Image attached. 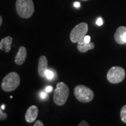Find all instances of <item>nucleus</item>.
<instances>
[{"label": "nucleus", "instance_id": "16", "mask_svg": "<svg viewBox=\"0 0 126 126\" xmlns=\"http://www.w3.org/2000/svg\"><path fill=\"white\" fill-rule=\"evenodd\" d=\"M34 126H44V124L40 120H37L33 124Z\"/></svg>", "mask_w": 126, "mask_h": 126}, {"label": "nucleus", "instance_id": "23", "mask_svg": "<svg viewBox=\"0 0 126 126\" xmlns=\"http://www.w3.org/2000/svg\"><path fill=\"white\" fill-rule=\"evenodd\" d=\"M123 39L124 42H125V43H126V32L124 34L123 37Z\"/></svg>", "mask_w": 126, "mask_h": 126}, {"label": "nucleus", "instance_id": "9", "mask_svg": "<svg viewBox=\"0 0 126 126\" xmlns=\"http://www.w3.org/2000/svg\"><path fill=\"white\" fill-rule=\"evenodd\" d=\"M27 57V50L25 47L21 46L19 48L18 52L15 58V63L17 65H21L24 64Z\"/></svg>", "mask_w": 126, "mask_h": 126}, {"label": "nucleus", "instance_id": "3", "mask_svg": "<svg viewBox=\"0 0 126 126\" xmlns=\"http://www.w3.org/2000/svg\"><path fill=\"white\" fill-rule=\"evenodd\" d=\"M20 82V78L18 74L15 72H11L3 78L1 88L5 92H12L17 89Z\"/></svg>", "mask_w": 126, "mask_h": 126}, {"label": "nucleus", "instance_id": "12", "mask_svg": "<svg viewBox=\"0 0 126 126\" xmlns=\"http://www.w3.org/2000/svg\"><path fill=\"white\" fill-rule=\"evenodd\" d=\"M126 32V26H120L116 30V33H114V40L118 44L120 45H123L125 43L124 42L123 37L124 34Z\"/></svg>", "mask_w": 126, "mask_h": 126}, {"label": "nucleus", "instance_id": "15", "mask_svg": "<svg viewBox=\"0 0 126 126\" xmlns=\"http://www.w3.org/2000/svg\"><path fill=\"white\" fill-rule=\"evenodd\" d=\"M2 110V109L0 107V120H5L7 119L8 115L7 113L3 112Z\"/></svg>", "mask_w": 126, "mask_h": 126}, {"label": "nucleus", "instance_id": "18", "mask_svg": "<svg viewBox=\"0 0 126 126\" xmlns=\"http://www.w3.org/2000/svg\"><path fill=\"white\" fill-rule=\"evenodd\" d=\"M96 24L98 25V26H101V25L103 24V20H102V19L101 18H99L97 19L96 21Z\"/></svg>", "mask_w": 126, "mask_h": 126}, {"label": "nucleus", "instance_id": "14", "mask_svg": "<svg viewBox=\"0 0 126 126\" xmlns=\"http://www.w3.org/2000/svg\"><path fill=\"white\" fill-rule=\"evenodd\" d=\"M45 75H46V77L48 79H51L54 77V74L53 72L51 71L48 70V69L45 72Z\"/></svg>", "mask_w": 126, "mask_h": 126}, {"label": "nucleus", "instance_id": "25", "mask_svg": "<svg viewBox=\"0 0 126 126\" xmlns=\"http://www.w3.org/2000/svg\"><path fill=\"white\" fill-rule=\"evenodd\" d=\"M1 109H2V110L5 109V105H2V106H1Z\"/></svg>", "mask_w": 126, "mask_h": 126}, {"label": "nucleus", "instance_id": "7", "mask_svg": "<svg viewBox=\"0 0 126 126\" xmlns=\"http://www.w3.org/2000/svg\"><path fill=\"white\" fill-rule=\"evenodd\" d=\"M39 113V109L35 105H32L28 109L25 114V120L29 123H33L37 119Z\"/></svg>", "mask_w": 126, "mask_h": 126}, {"label": "nucleus", "instance_id": "22", "mask_svg": "<svg viewBox=\"0 0 126 126\" xmlns=\"http://www.w3.org/2000/svg\"><path fill=\"white\" fill-rule=\"evenodd\" d=\"M74 5L75 7L79 8L80 7V3L78 2H75L74 3Z\"/></svg>", "mask_w": 126, "mask_h": 126}, {"label": "nucleus", "instance_id": "17", "mask_svg": "<svg viewBox=\"0 0 126 126\" xmlns=\"http://www.w3.org/2000/svg\"><path fill=\"white\" fill-rule=\"evenodd\" d=\"M78 126H89V124L85 120H82L78 124Z\"/></svg>", "mask_w": 126, "mask_h": 126}, {"label": "nucleus", "instance_id": "4", "mask_svg": "<svg viewBox=\"0 0 126 126\" xmlns=\"http://www.w3.org/2000/svg\"><path fill=\"white\" fill-rule=\"evenodd\" d=\"M74 92L77 100L82 103H89L94 99V93L92 89L83 85L75 86Z\"/></svg>", "mask_w": 126, "mask_h": 126}, {"label": "nucleus", "instance_id": "26", "mask_svg": "<svg viewBox=\"0 0 126 126\" xmlns=\"http://www.w3.org/2000/svg\"><path fill=\"white\" fill-rule=\"evenodd\" d=\"M81 1H88V0H81Z\"/></svg>", "mask_w": 126, "mask_h": 126}, {"label": "nucleus", "instance_id": "5", "mask_svg": "<svg viewBox=\"0 0 126 126\" xmlns=\"http://www.w3.org/2000/svg\"><path fill=\"white\" fill-rule=\"evenodd\" d=\"M88 31V26L86 23H80L72 29L70 33L71 41L74 43H78L84 39Z\"/></svg>", "mask_w": 126, "mask_h": 126}, {"label": "nucleus", "instance_id": "20", "mask_svg": "<svg viewBox=\"0 0 126 126\" xmlns=\"http://www.w3.org/2000/svg\"><path fill=\"white\" fill-rule=\"evenodd\" d=\"M84 40L85 42H86V43H89L90 42V40H91V37L89 36H85L84 37Z\"/></svg>", "mask_w": 126, "mask_h": 126}, {"label": "nucleus", "instance_id": "13", "mask_svg": "<svg viewBox=\"0 0 126 126\" xmlns=\"http://www.w3.org/2000/svg\"><path fill=\"white\" fill-rule=\"evenodd\" d=\"M120 117L122 122L126 123V105L123 107L120 111Z\"/></svg>", "mask_w": 126, "mask_h": 126}, {"label": "nucleus", "instance_id": "1", "mask_svg": "<svg viewBox=\"0 0 126 126\" xmlns=\"http://www.w3.org/2000/svg\"><path fill=\"white\" fill-rule=\"evenodd\" d=\"M15 6L17 13L22 18H31L34 12L32 0H16Z\"/></svg>", "mask_w": 126, "mask_h": 126}, {"label": "nucleus", "instance_id": "2", "mask_svg": "<svg viewBox=\"0 0 126 126\" xmlns=\"http://www.w3.org/2000/svg\"><path fill=\"white\" fill-rule=\"evenodd\" d=\"M70 89L65 83L60 82L57 83L56 88L53 95V101L58 106H63L67 101L68 98Z\"/></svg>", "mask_w": 126, "mask_h": 126}, {"label": "nucleus", "instance_id": "24", "mask_svg": "<svg viewBox=\"0 0 126 126\" xmlns=\"http://www.w3.org/2000/svg\"><path fill=\"white\" fill-rule=\"evenodd\" d=\"M2 16L0 15V26H1V25H2Z\"/></svg>", "mask_w": 126, "mask_h": 126}, {"label": "nucleus", "instance_id": "19", "mask_svg": "<svg viewBox=\"0 0 126 126\" xmlns=\"http://www.w3.org/2000/svg\"><path fill=\"white\" fill-rule=\"evenodd\" d=\"M47 94L45 92H42L40 93V97L42 99H45L46 97H47Z\"/></svg>", "mask_w": 126, "mask_h": 126}, {"label": "nucleus", "instance_id": "8", "mask_svg": "<svg viewBox=\"0 0 126 126\" xmlns=\"http://www.w3.org/2000/svg\"><path fill=\"white\" fill-rule=\"evenodd\" d=\"M48 67V61L46 57L42 56L39 58L38 63V74L41 78L46 77L45 72Z\"/></svg>", "mask_w": 126, "mask_h": 126}, {"label": "nucleus", "instance_id": "11", "mask_svg": "<svg viewBox=\"0 0 126 126\" xmlns=\"http://www.w3.org/2000/svg\"><path fill=\"white\" fill-rule=\"evenodd\" d=\"M94 48V44L92 42L86 43L84 39L80 41L77 45V48L78 51L81 53H86L90 50H92Z\"/></svg>", "mask_w": 126, "mask_h": 126}, {"label": "nucleus", "instance_id": "21", "mask_svg": "<svg viewBox=\"0 0 126 126\" xmlns=\"http://www.w3.org/2000/svg\"><path fill=\"white\" fill-rule=\"evenodd\" d=\"M53 91V87L51 86H47L46 88V92H51Z\"/></svg>", "mask_w": 126, "mask_h": 126}, {"label": "nucleus", "instance_id": "10", "mask_svg": "<svg viewBox=\"0 0 126 126\" xmlns=\"http://www.w3.org/2000/svg\"><path fill=\"white\" fill-rule=\"evenodd\" d=\"M12 38L11 36L4 37L0 42V49L2 51L8 53L11 50Z\"/></svg>", "mask_w": 126, "mask_h": 126}, {"label": "nucleus", "instance_id": "6", "mask_svg": "<svg viewBox=\"0 0 126 126\" xmlns=\"http://www.w3.org/2000/svg\"><path fill=\"white\" fill-rule=\"evenodd\" d=\"M126 71L124 68L119 66L111 67L107 74V79L111 83H119L124 80Z\"/></svg>", "mask_w": 126, "mask_h": 126}]
</instances>
